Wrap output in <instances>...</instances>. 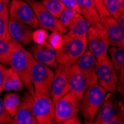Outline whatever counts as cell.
<instances>
[{
	"label": "cell",
	"instance_id": "9c48e42d",
	"mask_svg": "<svg viewBox=\"0 0 124 124\" xmlns=\"http://www.w3.org/2000/svg\"><path fill=\"white\" fill-rule=\"evenodd\" d=\"M34 12L40 28L51 32L57 31L61 35L67 33L68 29L61 23L59 18L54 16L45 8L41 1H34L30 4Z\"/></svg>",
	"mask_w": 124,
	"mask_h": 124
},
{
	"label": "cell",
	"instance_id": "5b68a950",
	"mask_svg": "<svg viewBox=\"0 0 124 124\" xmlns=\"http://www.w3.org/2000/svg\"><path fill=\"white\" fill-rule=\"evenodd\" d=\"M54 77V71L42 63L33 60L31 68V80L35 94L50 95Z\"/></svg>",
	"mask_w": 124,
	"mask_h": 124
},
{
	"label": "cell",
	"instance_id": "ffe728a7",
	"mask_svg": "<svg viewBox=\"0 0 124 124\" xmlns=\"http://www.w3.org/2000/svg\"><path fill=\"white\" fill-rule=\"evenodd\" d=\"M90 26L89 22L80 14L77 13L67 28V33L77 37H86Z\"/></svg>",
	"mask_w": 124,
	"mask_h": 124
},
{
	"label": "cell",
	"instance_id": "d6986e66",
	"mask_svg": "<svg viewBox=\"0 0 124 124\" xmlns=\"http://www.w3.org/2000/svg\"><path fill=\"white\" fill-rule=\"evenodd\" d=\"M115 113V97L112 93L106 94L104 100L100 106L97 114L92 123L95 124H109L111 120Z\"/></svg>",
	"mask_w": 124,
	"mask_h": 124
},
{
	"label": "cell",
	"instance_id": "836d02e7",
	"mask_svg": "<svg viewBox=\"0 0 124 124\" xmlns=\"http://www.w3.org/2000/svg\"><path fill=\"white\" fill-rule=\"evenodd\" d=\"M92 1L94 2V5L96 6V8L98 11L100 18L103 16H105L110 15L104 5V3H103V0H92Z\"/></svg>",
	"mask_w": 124,
	"mask_h": 124
},
{
	"label": "cell",
	"instance_id": "d590c367",
	"mask_svg": "<svg viewBox=\"0 0 124 124\" xmlns=\"http://www.w3.org/2000/svg\"><path fill=\"white\" fill-rule=\"evenodd\" d=\"M62 123V124H81L82 120L80 117L75 115L74 117H71L69 119L64 120Z\"/></svg>",
	"mask_w": 124,
	"mask_h": 124
},
{
	"label": "cell",
	"instance_id": "8992f818",
	"mask_svg": "<svg viewBox=\"0 0 124 124\" xmlns=\"http://www.w3.org/2000/svg\"><path fill=\"white\" fill-rule=\"evenodd\" d=\"M80 103L81 100L71 91L60 97L54 103L55 123H62L64 120L77 115Z\"/></svg>",
	"mask_w": 124,
	"mask_h": 124
},
{
	"label": "cell",
	"instance_id": "4316f807",
	"mask_svg": "<svg viewBox=\"0 0 124 124\" xmlns=\"http://www.w3.org/2000/svg\"><path fill=\"white\" fill-rule=\"evenodd\" d=\"M77 13L78 12H77L75 10L72 8H65L62 11V13L61 14V15L60 16L59 19L60 20L61 23L67 28L74 16L77 14Z\"/></svg>",
	"mask_w": 124,
	"mask_h": 124
},
{
	"label": "cell",
	"instance_id": "4fadbf2b",
	"mask_svg": "<svg viewBox=\"0 0 124 124\" xmlns=\"http://www.w3.org/2000/svg\"><path fill=\"white\" fill-rule=\"evenodd\" d=\"M30 53L37 62L48 67L56 68V50L46 41L42 44H33L30 48Z\"/></svg>",
	"mask_w": 124,
	"mask_h": 124
},
{
	"label": "cell",
	"instance_id": "e575fe53",
	"mask_svg": "<svg viewBox=\"0 0 124 124\" xmlns=\"http://www.w3.org/2000/svg\"><path fill=\"white\" fill-rule=\"evenodd\" d=\"M60 1L66 8H72L75 10L79 14H80V8H79L77 0H60Z\"/></svg>",
	"mask_w": 124,
	"mask_h": 124
},
{
	"label": "cell",
	"instance_id": "f1b7e54d",
	"mask_svg": "<svg viewBox=\"0 0 124 124\" xmlns=\"http://www.w3.org/2000/svg\"><path fill=\"white\" fill-rule=\"evenodd\" d=\"M48 37V33L46 30H45L42 28H37V30L33 31L32 39L33 42L36 44H42L47 41Z\"/></svg>",
	"mask_w": 124,
	"mask_h": 124
},
{
	"label": "cell",
	"instance_id": "7c38bea8",
	"mask_svg": "<svg viewBox=\"0 0 124 124\" xmlns=\"http://www.w3.org/2000/svg\"><path fill=\"white\" fill-rule=\"evenodd\" d=\"M33 96L27 91L22 94L16 114L13 117V124H37L33 114Z\"/></svg>",
	"mask_w": 124,
	"mask_h": 124
},
{
	"label": "cell",
	"instance_id": "3957f363",
	"mask_svg": "<svg viewBox=\"0 0 124 124\" xmlns=\"http://www.w3.org/2000/svg\"><path fill=\"white\" fill-rule=\"evenodd\" d=\"M106 91L98 83L88 86L81 100L80 111L85 123H92L102 106Z\"/></svg>",
	"mask_w": 124,
	"mask_h": 124
},
{
	"label": "cell",
	"instance_id": "d6a6232c",
	"mask_svg": "<svg viewBox=\"0 0 124 124\" xmlns=\"http://www.w3.org/2000/svg\"><path fill=\"white\" fill-rule=\"evenodd\" d=\"M8 69L6 65L0 63V96L4 91V85L8 74Z\"/></svg>",
	"mask_w": 124,
	"mask_h": 124
},
{
	"label": "cell",
	"instance_id": "d4e9b609",
	"mask_svg": "<svg viewBox=\"0 0 124 124\" xmlns=\"http://www.w3.org/2000/svg\"><path fill=\"white\" fill-rule=\"evenodd\" d=\"M41 2L48 12L57 18L60 17L64 9L66 8L60 0H42Z\"/></svg>",
	"mask_w": 124,
	"mask_h": 124
},
{
	"label": "cell",
	"instance_id": "74e56055",
	"mask_svg": "<svg viewBox=\"0 0 124 124\" xmlns=\"http://www.w3.org/2000/svg\"><path fill=\"white\" fill-rule=\"evenodd\" d=\"M117 23L120 25V26L124 29V14H123L117 19Z\"/></svg>",
	"mask_w": 124,
	"mask_h": 124
},
{
	"label": "cell",
	"instance_id": "4dcf8cb0",
	"mask_svg": "<svg viewBox=\"0 0 124 124\" xmlns=\"http://www.w3.org/2000/svg\"><path fill=\"white\" fill-rule=\"evenodd\" d=\"M8 16L0 15V39L11 38L8 28Z\"/></svg>",
	"mask_w": 124,
	"mask_h": 124
},
{
	"label": "cell",
	"instance_id": "6da1fadb",
	"mask_svg": "<svg viewBox=\"0 0 124 124\" xmlns=\"http://www.w3.org/2000/svg\"><path fill=\"white\" fill-rule=\"evenodd\" d=\"M86 50V37H77L66 33L62 35L60 47L56 50V62L57 65L68 67L77 62Z\"/></svg>",
	"mask_w": 124,
	"mask_h": 124
},
{
	"label": "cell",
	"instance_id": "ab89813d",
	"mask_svg": "<svg viewBox=\"0 0 124 124\" xmlns=\"http://www.w3.org/2000/svg\"><path fill=\"white\" fill-rule=\"evenodd\" d=\"M20 1H23V2H25L28 4H31V2H34V1H37V0H20Z\"/></svg>",
	"mask_w": 124,
	"mask_h": 124
},
{
	"label": "cell",
	"instance_id": "44dd1931",
	"mask_svg": "<svg viewBox=\"0 0 124 124\" xmlns=\"http://www.w3.org/2000/svg\"><path fill=\"white\" fill-rule=\"evenodd\" d=\"M19 44L12 38L0 39V63L10 65L11 55Z\"/></svg>",
	"mask_w": 124,
	"mask_h": 124
},
{
	"label": "cell",
	"instance_id": "f35d334b",
	"mask_svg": "<svg viewBox=\"0 0 124 124\" xmlns=\"http://www.w3.org/2000/svg\"><path fill=\"white\" fill-rule=\"evenodd\" d=\"M117 2H118L120 9L122 10V11L124 12V0H117Z\"/></svg>",
	"mask_w": 124,
	"mask_h": 124
},
{
	"label": "cell",
	"instance_id": "b9f144b4",
	"mask_svg": "<svg viewBox=\"0 0 124 124\" xmlns=\"http://www.w3.org/2000/svg\"><path fill=\"white\" fill-rule=\"evenodd\" d=\"M107 1V0H103V3H104V5H105V3H106V2Z\"/></svg>",
	"mask_w": 124,
	"mask_h": 124
},
{
	"label": "cell",
	"instance_id": "484cf974",
	"mask_svg": "<svg viewBox=\"0 0 124 124\" xmlns=\"http://www.w3.org/2000/svg\"><path fill=\"white\" fill-rule=\"evenodd\" d=\"M105 6L108 11L109 14L113 16L116 20L124 14L123 11L120 9L117 0H107L105 3Z\"/></svg>",
	"mask_w": 124,
	"mask_h": 124
},
{
	"label": "cell",
	"instance_id": "7a4b0ae2",
	"mask_svg": "<svg viewBox=\"0 0 124 124\" xmlns=\"http://www.w3.org/2000/svg\"><path fill=\"white\" fill-rule=\"evenodd\" d=\"M33 57L30 51L19 44L14 50L10 60V65L17 73L23 83L24 88L33 96H35L31 80V68Z\"/></svg>",
	"mask_w": 124,
	"mask_h": 124
},
{
	"label": "cell",
	"instance_id": "60d3db41",
	"mask_svg": "<svg viewBox=\"0 0 124 124\" xmlns=\"http://www.w3.org/2000/svg\"><path fill=\"white\" fill-rule=\"evenodd\" d=\"M10 2V0H0V2H2L5 5H8Z\"/></svg>",
	"mask_w": 124,
	"mask_h": 124
},
{
	"label": "cell",
	"instance_id": "277c9868",
	"mask_svg": "<svg viewBox=\"0 0 124 124\" xmlns=\"http://www.w3.org/2000/svg\"><path fill=\"white\" fill-rule=\"evenodd\" d=\"M96 73L98 84L106 92L116 93L118 75L108 54L96 59Z\"/></svg>",
	"mask_w": 124,
	"mask_h": 124
},
{
	"label": "cell",
	"instance_id": "83f0119b",
	"mask_svg": "<svg viewBox=\"0 0 124 124\" xmlns=\"http://www.w3.org/2000/svg\"><path fill=\"white\" fill-rule=\"evenodd\" d=\"M123 107L120 102L115 103V113L109 124H123Z\"/></svg>",
	"mask_w": 124,
	"mask_h": 124
},
{
	"label": "cell",
	"instance_id": "7bdbcfd3",
	"mask_svg": "<svg viewBox=\"0 0 124 124\" xmlns=\"http://www.w3.org/2000/svg\"><path fill=\"white\" fill-rule=\"evenodd\" d=\"M40 1H42V0H40Z\"/></svg>",
	"mask_w": 124,
	"mask_h": 124
},
{
	"label": "cell",
	"instance_id": "ac0fdd59",
	"mask_svg": "<svg viewBox=\"0 0 124 124\" xmlns=\"http://www.w3.org/2000/svg\"><path fill=\"white\" fill-rule=\"evenodd\" d=\"M77 2L80 10V14L89 22L91 26L100 30L105 29L92 0H77Z\"/></svg>",
	"mask_w": 124,
	"mask_h": 124
},
{
	"label": "cell",
	"instance_id": "8fae6325",
	"mask_svg": "<svg viewBox=\"0 0 124 124\" xmlns=\"http://www.w3.org/2000/svg\"><path fill=\"white\" fill-rule=\"evenodd\" d=\"M63 69L70 85L71 91L74 93L80 100H82L83 94L88 88V85L85 78L79 69L77 62L63 68Z\"/></svg>",
	"mask_w": 124,
	"mask_h": 124
},
{
	"label": "cell",
	"instance_id": "f546056e",
	"mask_svg": "<svg viewBox=\"0 0 124 124\" xmlns=\"http://www.w3.org/2000/svg\"><path fill=\"white\" fill-rule=\"evenodd\" d=\"M47 42L51 45V46L55 49H58L62 42V35H61L60 33H59L57 31L51 32L50 35H48Z\"/></svg>",
	"mask_w": 124,
	"mask_h": 124
},
{
	"label": "cell",
	"instance_id": "30bf717a",
	"mask_svg": "<svg viewBox=\"0 0 124 124\" xmlns=\"http://www.w3.org/2000/svg\"><path fill=\"white\" fill-rule=\"evenodd\" d=\"M87 46L96 59L108 54L110 42L106 29L100 30L90 26L86 33Z\"/></svg>",
	"mask_w": 124,
	"mask_h": 124
},
{
	"label": "cell",
	"instance_id": "e0dca14e",
	"mask_svg": "<svg viewBox=\"0 0 124 124\" xmlns=\"http://www.w3.org/2000/svg\"><path fill=\"white\" fill-rule=\"evenodd\" d=\"M70 91V85L68 82L63 68L60 65H57L55 68L54 77L50 92V97L54 103Z\"/></svg>",
	"mask_w": 124,
	"mask_h": 124
},
{
	"label": "cell",
	"instance_id": "2e32d148",
	"mask_svg": "<svg viewBox=\"0 0 124 124\" xmlns=\"http://www.w3.org/2000/svg\"><path fill=\"white\" fill-rule=\"evenodd\" d=\"M8 32L10 37L21 45H31L33 42L32 35L34 28L19 22L8 19Z\"/></svg>",
	"mask_w": 124,
	"mask_h": 124
},
{
	"label": "cell",
	"instance_id": "7402d4cb",
	"mask_svg": "<svg viewBox=\"0 0 124 124\" xmlns=\"http://www.w3.org/2000/svg\"><path fill=\"white\" fill-rule=\"evenodd\" d=\"M24 88L23 83L17 73L12 69L9 68L8 74L4 85V90L7 92H21Z\"/></svg>",
	"mask_w": 124,
	"mask_h": 124
},
{
	"label": "cell",
	"instance_id": "9a60e30c",
	"mask_svg": "<svg viewBox=\"0 0 124 124\" xmlns=\"http://www.w3.org/2000/svg\"><path fill=\"white\" fill-rule=\"evenodd\" d=\"M103 24L106 31L110 46L124 48V29L117 23V20L111 15L101 17Z\"/></svg>",
	"mask_w": 124,
	"mask_h": 124
},
{
	"label": "cell",
	"instance_id": "5bb4252c",
	"mask_svg": "<svg viewBox=\"0 0 124 124\" xmlns=\"http://www.w3.org/2000/svg\"><path fill=\"white\" fill-rule=\"evenodd\" d=\"M77 64L85 77L88 86L98 83L96 73V58L89 49L86 50L78 59Z\"/></svg>",
	"mask_w": 124,
	"mask_h": 124
},
{
	"label": "cell",
	"instance_id": "1f68e13d",
	"mask_svg": "<svg viewBox=\"0 0 124 124\" xmlns=\"http://www.w3.org/2000/svg\"><path fill=\"white\" fill-rule=\"evenodd\" d=\"M0 123H11L13 124V117L8 113L2 99L0 97Z\"/></svg>",
	"mask_w": 124,
	"mask_h": 124
},
{
	"label": "cell",
	"instance_id": "cb8c5ba5",
	"mask_svg": "<svg viewBox=\"0 0 124 124\" xmlns=\"http://www.w3.org/2000/svg\"><path fill=\"white\" fill-rule=\"evenodd\" d=\"M108 52L111 63L118 75L124 70V50L119 47L111 46L108 48Z\"/></svg>",
	"mask_w": 124,
	"mask_h": 124
},
{
	"label": "cell",
	"instance_id": "8d00e7d4",
	"mask_svg": "<svg viewBox=\"0 0 124 124\" xmlns=\"http://www.w3.org/2000/svg\"><path fill=\"white\" fill-rule=\"evenodd\" d=\"M0 15L9 17L8 8L7 7V5H5L2 2H0Z\"/></svg>",
	"mask_w": 124,
	"mask_h": 124
},
{
	"label": "cell",
	"instance_id": "ba28073f",
	"mask_svg": "<svg viewBox=\"0 0 124 124\" xmlns=\"http://www.w3.org/2000/svg\"><path fill=\"white\" fill-rule=\"evenodd\" d=\"M9 19L28 25L33 28H39L38 19L33 12L30 4L20 1L13 0L10 2L9 8Z\"/></svg>",
	"mask_w": 124,
	"mask_h": 124
},
{
	"label": "cell",
	"instance_id": "603a6c76",
	"mask_svg": "<svg viewBox=\"0 0 124 124\" xmlns=\"http://www.w3.org/2000/svg\"><path fill=\"white\" fill-rule=\"evenodd\" d=\"M5 107L10 116L14 117L16 114L21 102V96L16 92H10L5 94L2 99Z\"/></svg>",
	"mask_w": 124,
	"mask_h": 124
},
{
	"label": "cell",
	"instance_id": "52a82bcc",
	"mask_svg": "<svg viewBox=\"0 0 124 124\" xmlns=\"http://www.w3.org/2000/svg\"><path fill=\"white\" fill-rule=\"evenodd\" d=\"M33 114L38 124L55 123L54 103L50 95L35 94L33 102Z\"/></svg>",
	"mask_w": 124,
	"mask_h": 124
}]
</instances>
